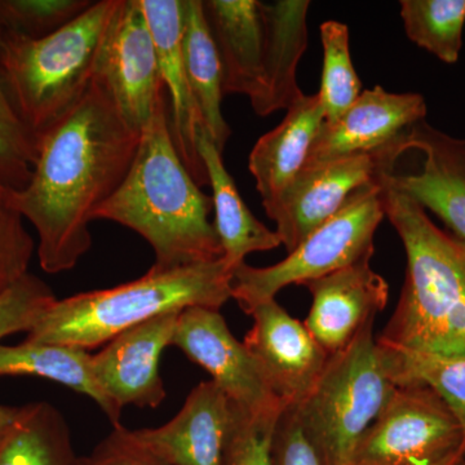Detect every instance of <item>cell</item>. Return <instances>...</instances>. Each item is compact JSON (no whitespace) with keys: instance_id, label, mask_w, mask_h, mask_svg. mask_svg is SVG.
I'll return each mask as SVG.
<instances>
[{"instance_id":"obj_1","label":"cell","mask_w":465,"mask_h":465,"mask_svg":"<svg viewBox=\"0 0 465 465\" xmlns=\"http://www.w3.org/2000/svg\"><path fill=\"white\" fill-rule=\"evenodd\" d=\"M140 134L92 81L78 105L39 137L32 179L8 197L38 234L43 271H70L90 251L88 225L124 183Z\"/></svg>"},{"instance_id":"obj_28","label":"cell","mask_w":465,"mask_h":465,"mask_svg":"<svg viewBox=\"0 0 465 465\" xmlns=\"http://www.w3.org/2000/svg\"><path fill=\"white\" fill-rule=\"evenodd\" d=\"M323 47L322 84L318 92L324 122L335 121L362 94L349 52V30L345 24L326 21L320 26Z\"/></svg>"},{"instance_id":"obj_10","label":"cell","mask_w":465,"mask_h":465,"mask_svg":"<svg viewBox=\"0 0 465 465\" xmlns=\"http://www.w3.org/2000/svg\"><path fill=\"white\" fill-rule=\"evenodd\" d=\"M393 149L415 154L418 162L405 171L382 168L379 179L439 216L449 234L465 246V140L440 133L423 119Z\"/></svg>"},{"instance_id":"obj_31","label":"cell","mask_w":465,"mask_h":465,"mask_svg":"<svg viewBox=\"0 0 465 465\" xmlns=\"http://www.w3.org/2000/svg\"><path fill=\"white\" fill-rule=\"evenodd\" d=\"M284 409L251 414L235 405L226 465H273L275 428Z\"/></svg>"},{"instance_id":"obj_19","label":"cell","mask_w":465,"mask_h":465,"mask_svg":"<svg viewBox=\"0 0 465 465\" xmlns=\"http://www.w3.org/2000/svg\"><path fill=\"white\" fill-rule=\"evenodd\" d=\"M203 9L222 61L223 92L255 100L264 84L262 2L207 0Z\"/></svg>"},{"instance_id":"obj_33","label":"cell","mask_w":465,"mask_h":465,"mask_svg":"<svg viewBox=\"0 0 465 465\" xmlns=\"http://www.w3.org/2000/svg\"><path fill=\"white\" fill-rule=\"evenodd\" d=\"M8 191L0 185V295L29 273L35 250L25 219L9 203Z\"/></svg>"},{"instance_id":"obj_17","label":"cell","mask_w":465,"mask_h":465,"mask_svg":"<svg viewBox=\"0 0 465 465\" xmlns=\"http://www.w3.org/2000/svg\"><path fill=\"white\" fill-rule=\"evenodd\" d=\"M370 262L361 260L302 284L313 298L305 326L330 356L347 348L387 307L390 287Z\"/></svg>"},{"instance_id":"obj_18","label":"cell","mask_w":465,"mask_h":465,"mask_svg":"<svg viewBox=\"0 0 465 465\" xmlns=\"http://www.w3.org/2000/svg\"><path fill=\"white\" fill-rule=\"evenodd\" d=\"M140 5L157 47L174 148L195 183L208 185L206 168L197 146L198 134L204 130V124L193 97L183 56L185 0H140Z\"/></svg>"},{"instance_id":"obj_27","label":"cell","mask_w":465,"mask_h":465,"mask_svg":"<svg viewBox=\"0 0 465 465\" xmlns=\"http://www.w3.org/2000/svg\"><path fill=\"white\" fill-rule=\"evenodd\" d=\"M400 5L410 41L443 63H457L463 45L465 0H402Z\"/></svg>"},{"instance_id":"obj_7","label":"cell","mask_w":465,"mask_h":465,"mask_svg":"<svg viewBox=\"0 0 465 465\" xmlns=\"http://www.w3.org/2000/svg\"><path fill=\"white\" fill-rule=\"evenodd\" d=\"M385 217L381 182L358 189L329 222L309 234L287 258L275 265L255 268L246 262L232 273V299L251 313L290 284L339 271L372 259L376 229Z\"/></svg>"},{"instance_id":"obj_11","label":"cell","mask_w":465,"mask_h":465,"mask_svg":"<svg viewBox=\"0 0 465 465\" xmlns=\"http://www.w3.org/2000/svg\"><path fill=\"white\" fill-rule=\"evenodd\" d=\"M171 345L213 376L241 409L264 414L287 407L266 382L255 358L238 341L216 309L193 307L180 314Z\"/></svg>"},{"instance_id":"obj_16","label":"cell","mask_w":465,"mask_h":465,"mask_svg":"<svg viewBox=\"0 0 465 465\" xmlns=\"http://www.w3.org/2000/svg\"><path fill=\"white\" fill-rule=\"evenodd\" d=\"M235 403L213 381L186 397L173 420L131 430L134 439L170 465H226Z\"/></svg>"},{"instance_id":"obj_32","label":"cell","mask_w":465,"mask_h":465,"mask_svg":"<svg viewBox=\"0 0 465 465\" xmlns=\"http://www.w3.org/2000/svg\"><path fill=\"white\" fill-rule=\"evenodd\" d=\"M56 300L45 281L34 274L24 275L0 295V341L11 333L29 332Z\"/></svg>"},{"instance_id":"obj_5","label":"cell","mask_w":465,"mask_h":465,"mask_svg":"<svg viewBox=\"0 0 465 465\" xmlns=\"http://www.w3.org/2000/svg\"><path fill=\"white\" fill-rule=\"evenodd\" d=\"M118 0L94 2L81 16L41 39L0 34V82L24 127L39 137L84 99Z\"/></svg>"},{"instance_id":"obj_12","label":"cell","mask_w":465,"mask_h":465,"mask_svg":"<svg viewBox=\"0 0 465 465\" xmlns=\"http://www.w3.org/2000/svg\"><path fill=\"white\" fill-rule=\"evenodd\" d=\"M385 149L302 168L275 200L262 204L287 252L335 216L354 192L378 182Z\"/></svg>"},{"instance_id":"obj_8","label":"cell","mask_w":465,"mask_h":465,"mask_svg":"<svg viewBox=\"0 0 465 465\" xmlns=\"http://www.w3.org/2000/svg\"><path fill=\"white\" fill-rule=\"evenodd\" d=\"M465 458L457 416L430 387L397 385L358 442L351 465H446Z\"/></svg>"},{"instance_id":"obj_34","label":"cell","mask_w":465,"mask_h":465,"mask_svg":"<svg viewBox=\"0 0 465 465\" xmlns=\"http://www.w3.org/2000/svg\"><path fill=\"white\" fill-rule=\"evenodd\" d=\"M79 465H170L134 439L121 424L113 428L94 451L79 459Z\"/></svg>"},{"instance_id":"obj_37","label":"cell","mask_w":465,"mask_h":465,"mask_svg":"<svg viewBox=\"0 0 465 465\" xmlns=\"http://www.w3.org/2000/svg\"><path fill=\"white\" fill-rule=\"evenodd\" d=\"M446 465H465V458H459L457 460L451 461V463Z\"/></svg>"},{"instance_id":"obj_2","label":"cell","mask_w":465,"mask_h":465,"mask_svg":"<svg viewBox=\"0 0 465 465\" xmlns=\"http://www.w3.org/2000/svg\"><path fill=\"white\" fill-rule=\"evenodd\" d=\"M204 194L174 148L168 97L143 128L136 155L114 194L94 213L142 235L154 251L153 268L174 269L223 259Z\"/></svg>"},{"instance_id":"obj_26","label":"cell","mask_w":465,"mask_h":465,"mask_svg":"<svg viewBox=\"0 0 465 465\" xmlns=\"http://www.w3.org/2000/svg\"><path fill=\"white\" fill-rule=\"evenodd\" d=\"M378 342L396 385H425L445 401L463 430L465 452V356H437Z\"/></svg>"},{"instance_id":"obj_24","label":"cell","mask_w":465,"mask_h":465,"mask_svg":"<svg viewBox=\"0 0 465 465\" xmlns=\"http://www.w3.org/2000/svg\"><path fill=\"white\" fill-rule=\"evenodd\" d=\"M17 375L48 379L84 394L100 406L113 427L119 425L122 412L101 391L92 374V356L84 349L29 341L0 344V376Z\"/></svg>"},{"instance_id":"obj_30","label":"cell","mask_w":465,"mask_h":465,"mask_svg":"<svg viewBox=\"0 0 465 465\" xmlns=\"http://www.w3.org/2000/svg\"><path fill=\"white\" fill-rule=\"evenodd\" d=\"M36 143L12 109L0 82V185L15 192L26 188L35 164Z\"/></svg>"},{"instance_id":"obj_22","label":"cell","mask_w":465,"mask_h":465,"mask_svg":"<svg viewBox=\"0 0 465 465\" xmlns=\"http://www.w3.org/2000/svg\"><path fill=\"white\" fill-rule=\"evenodd\" d=\"M197 146L206 168L208 185L213 189V226L222 246L223 259L234 272L250 253L277 249L282 242L277 232L253 216L242 200L234 180L226 171L222 153L211 142L206 130L198 134Z\"/></svg>"},{"instance_id":"obj_25","label":"cell","mask_w":465,"mask_h":465,"mask_svg":"<svg viewBox=\"0 0 465 465\" xmlns=\"http://www.w3.org/2000/svg\"><path fill=\"white\" fill-rule=\"evenodd\" d=\"M65 418L48 402L21 406L0 440V465H79Z\"/></svg>"},{"instance_id":"obj_14","label":"cell","mask_w":465,"mask_h":465,"mask_svg":"<svg viewBox=\"0 0 465 465\" xmlns=\"http://www.w3.org/2000/svg\"><path fill=\"white\" fill-rule=\"evenodd\" d=\"M425 115L421 94H391L381 85L362 91L335 121L323 122L302 168L388 148Z\"/></svg>"},{"instance_id":"obj_29","label":"cell","mask_w":465,"mask_h":465,"mask_svg":"<svg viewBox=\"0 0 465 465\" xmlns=\"http://www.w3.org/2000/svg\"><path fill=\"white\" fill-rule=\"evenodd\" d=\"M91 0H0V29L30 39L51 35L81 16Z\"/></svg>"},{"instance_id":"obj_13","label":"cell","mask_w":465,"mask_h":465,"mask_svg":"<svg viewBox=\"0 0 465 465\" xmlns=\"http://www.w3.org/2000/svg\"><path fill=\"white\" fill-rule=\"evenodd\" d=\"M253 326L244 338L272 391L287 406L302 402L322 375L330 354L275 299L251 311Z\"/></svg>"},{"instance_id":"obj_15","label":"cell","mask_w":465,"mask_h":465,"mask_svg":"<svg viewBox=\"0 0 465 465\" xmlns=\"http://www.w3.org/2000/svg\"><path fill=\"white\" fill-rule=\"evenodd\" d=\"M182 312H171L122 332L92 356V374L118 411L127 405L158 407L166 400L159 358L171 347Z\"/></svg>"},{"instance_id":"obj_36","label":"cell","mask_w":465,"mask_h":465,"mask_svg":"<svg viewBox=\"0 0 465 465\" xmlns=\"http://www.w3.org/2000/svg\"><path fill=\"white\" fill-rule=\"evenodd\" d=\"M21 407H11L0 405V440L5 439V434L11 430L12 425L16 421L20 414Z\"/></svg>"},{"instance_id":"obj_4","label":"cell","mask_w":465,"mask_h":465,"mask_svg":"<svg viewBox=\"0 0 465 465\" xmlns=\"http://www.w3.org/2000/svg\"><path fill=\"white\" fill-rule=\"evenodd\" d=\"M224 259L174 269L150 268L130 283L56 300L26 341L94 349L146 321L193 307L216 309L232 299Z\"/></svg>"},{"instance_id":"obj_23","label":"cell","mask_w":465,"mask_h":465,"mask_svg":"<svg viewBox=\"0 0 465 465\" xmlns=\"http://www.w3.org/2000/svg\"><path fill=\"white\" fill-rule=\"evenodd\" d=\"M183 56L204 130L223 154L232 131L222 112L224 96L222 61L204 16L203 0H185Z\"/></svg>"},{"instance_id":"obj_21","label":"cell","mask_w":465,"mask_h":465,"mask_svg":"<svg viewBox=\"0 0 465 465\" xmlns=\"http://www.w3.org/2000/svg\"><path fill=\"white\" fill-rule=\"evenodd\" d=\"M324 122L318 94L296 101L280 125L260 137L249 158L262 204L275 200L295 180Z\"/></svg>"},{"instance_id":"obj_20","label":"cell","mask_w":465,"mask_h":465,"mask_svg":"<svg viewBox=\"0 0 465 465\" xmlns=\"http://www.w3.org/2000/svg\"><path fill=\"white\" fill-rule=\"evenodd\" d=\"M308 0L262 2L265 23L264 84L253 112L260 116L290 109L304 96L296 82V69L308 45Z\"/></svg>"},{"instance_id":"obj_3","label":"cell","mask_w":465,"mask_h":465,"mask_svg":"<svg viewBox=\"0 0 465 465\" xmlns=\"http://www.w3.org/2000/svg\"><path fill=\"white\" fill-rule=\"evenodd\" d=\"M379 182L385 217L399 232L407 266L396 312L378 341L406 351L465 356V246L434 225L416 202Z\"/></svg>"},{"instance_id":"obj_35","label":"cell","mask_w":465,"mask_h":465,"mask_svg":"<svg viewBox=\"0 0 465 465\" xmlns=\"http://www.w3.org/2000/svg\"><path fill=\"white\" fill-rule=\"evenodd\" d=\"M273 465H321L293 406L283 410L275 428Z\"/></svg>"},{"instance_id":"obj_9","label":"cell","mask_w":465,"mask_h":465,"mask_svg":"<svg viewBox=\"0 0 465 465\" xmlns=\"http://www.w3.org/2000/svg\"><path fill=\"white\" fill-rule=\"evenodd\" d=\"M94 81L137 133L167 96L157 47L140 0H118L97 54Z\"/></svg>"},{"instance_id":"obj_6","label":"cell","mask_w":465,"mask_h":465,"mask_svg":"<svg viewBox=\"0 0 465 465\" xmlns=\"http://www.w3.org/2000/svg\"><path fill=\"white\" fill-rule=\"evenodd\" d=\"M374 322L329 357L307 399L292 405L321 465H351L358 442L396 391Z\"/></svg>"}]
</instances>
